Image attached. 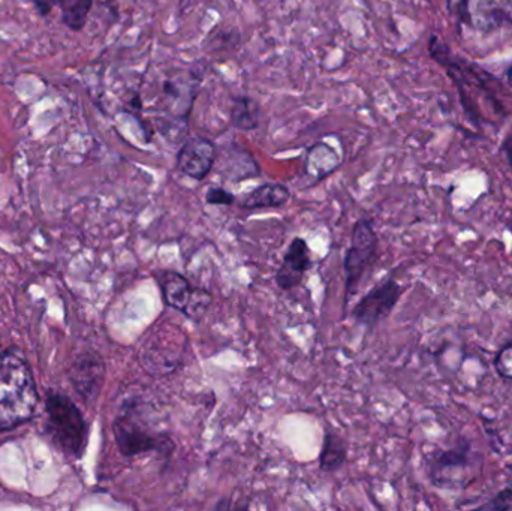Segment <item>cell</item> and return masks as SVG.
Segmentation results:
<instances>
[{
  "mask_svg": "<svg viewBox=\"0 0 512 511\" xmlns=\"http://www.w3.org/2000/svg\"><path fill=\"white\" fill-rule=\"evenodd\" d=\"M429 53L447 69L471 117L484 123H499L511 116L512 96L493 75L451 53L450 47L438 36L430 38Z\"/></svg>",
  "mask_w": 512,
  "mask_h": 511,
  "instance_id": "cell-1",
  "label": "cell"
},
{
  "mask_svg": "<svg viewBox=\"0 0 512 511\" xmlns=\"http://www.w3.org/2000/svg\"><path fill=\"white\" fill-rule=\"evenodd\" d=\"M463 44L492 50L512 32V0H447Z\"/></svg>",
  "mask_w": 512,
  "mask_h": 511,
  "instance_id": "cell-2",
  "label": "cell"
},
{
  "mask_svg": "<svg viewBox=\"0 0 512 511\" xmlns=\"http://www.w3.org/2000/svg\"><path fill=\"white\" fill-rule=\"evenodd\" d=\"M38 404L35 380L24 357L11 350L0 359V431L30 419Z\"/></svg>",
  "mask_w": 512,
  "mask_h": 511,
  "instance_id": "cell-3",
  "label": "cell"
},
{
  "mask_svg": "<svg viewBox=\"0 0 512 511\" xmlns=\"http://www.w3.org/2000/svg\"><path fill=\"white\" fill-rule=\"evenodd\" d=\"M483 468V456L471 441L462 438L450 449L436 450L427 459L430 482L441 489H463L471 485Z\"/></svg>",
  "mask_w": 512,
  "mask_h": 511,
  "instance_id": "cell-4",
  "label": "cell"
},
{
  "mask_svg": "<svg viewBox=\"0 0 512 511\" xmlns=\"http://www.w3.org/2000/svg\"><path fill=\"white\" fill-rule=\"evenodd\" d=\"M114 437L120 452L125 456L156 452L170 458L174 452V441L168 435L156 434L135 419L131 410L120 414L113 425Z\"/></svg>",
  "mask_w": 512,
  "mask_h": 511,
  "instance_id": "cell-5",
  "label": "cell"
},
{
  "mask_svg": "<svg viewBox=\"0 0 512 511\" xmlns=\"http://www.w3.org/2000/svg\"><path fill=\"white\" fill-rule=\"evenodd\" d=\"M378 252V236L372 222L363 218L354 225L351 245L345 255L346 299L357 291L361 279L375 263Z\"/></svg>",
  "mask_w": 512,
  "mask_h": 511,
  "instance_id": "cell-6",
  "label": "cell"
},
{
  "mask_svg": "<svg viewBox=\"0 0 512 511\" xmlns=\"http://www.w3.org/2000/svg\"><path fill=\"white\" fill-rule=\"evenodd\" d=\"M47 411L54 437L60 446L74 456H80L86 446L87 428L83 416L69 399L63 396H51Z\"/></svg>",
  "mask_w": 512,
  "mask_h": 511,
  "instance_id": "cell-7",
  "label": "cell"
},
{
  "mask_svg": "<svg viewBox=\"0 0 512 511\" xmlns=\"http://www.w3.org/2000/svg\"><path fill=\"white\" fill-rule=\"evenodd\" d=\"M400 296H402L400 285L394 279H385L357 303L352 311V317L361 326L373 330L393 312L399 303Z\"/></svg>",
  "mask_w": 512,
  "mask_h": 511,
  "instance_id": "cell-8",
  "label": "cell"
},
{
  "mask_svg": "<svg viewBox=\"0 0 512 511\" xmlns=\"http://www.w3.org/2000/svg\"><path fill=\"white\" fill-rule=\"evenodd\" d=\"M218 147L209 138L194 137L186 140L177 153V168L185 176L204 180L216 164Z\"/></svg>",
  "mask_w": 512,
  "mask_h": 511,
  "instance_id": "cell-9",
  "label": "cell"
},
{
  "mask_svg": "<svg viewBox=\"0 0 512 511\" xmlns=\"http://www.w3.org/2000/svg\"><path fill=\"white\" fill-rule=\"evenodd\" d=\"M197 74L198 72H189V74L177 75V77L168 78L162 84V93L167 99L168 111L182 122L188 120L192 105L197 98L201 83V75Z\"/></svg>",
  "mask_w": 512,
  "mask_h": 511,
  "instance_id": "cell-10",
  "label": "cell"
},
{
  "mask_svg": "<svg viewBox=\"0 0 512 511\" xmlns=\"http://www.w3.org/2000/svg\"><path fill=\"white\" fill-rule=\"evenodd\" d=\"M312 267L310 249L301 237H295L276 272V282L282 290H292L303 281L307 270Z\"/></svg>",
  "mask_w": 512,
  "mask_h": 511,
  "instance_id": "cell-11",
  "label": "cell"
},
{
  "mask_svg": "<svg viewBox=\"0 0 512 511\" xmlns=\"http://www.w3.org/2000/svg\"><path fill=\"white\" fill-rule=\"evenodd\" d=\"M33 6L41 17H47L54 8H59L65 26L80 32L89 20L93 0H33Z\"/></svg>",
  "mask_w": 512,
  "mask_h": 511,
  "instance_id": "cell-12",
  "label": "cell"
},
{
  "mask_svg": "<svg viewBox=\"0 0 512 511\" xmlns=\"http://www.w3.org/2000/svg\"><path fill=\"white\" fill-rule=\"evenodd\" d=\"M155 278L161 287L164 302L176 311L185 312L195 290L191 282L174 270H159L155 273Z\"/></svg>",
  "mask_w": 512,
  "mask_h": 511,
  "instance_id": "cell-13",
  "label": "cell"
},
{
  "mask_svg": "<svg viewBox=\"0 0 512 511\" xmlns=\"http://www.w3.org/2000/svg\"><path fill=\"white\" fill-rule=\"evenodd\" d=\"M340 162H342L340 156L337 155L333 147L325 143H318L310 147L307 152L304 173L313 180V183H318L319 180L325 179L333 171H336Z\"/></svg>",
  "mask_w": 512,
  "mask_h": 511,
  "instance_id": "cell-14",
  "label": "cell"
},
{
  "mask_svg": "<svg viewBox=\"0 0 512 511\" xmlns=\"http://www.w3.org/2000/svg\"><path fill=\"white\" fill-rule=\"evenodd\" d=\"M219 171H222L224 176L233 182L261 174L254 156L246 150L240 149L237 144H233V147H230L227 152L222 153V165L219 167Z\"/></svg>",
  "mask_w": 512,
  "mask_h": 511,
  "instance_id": "cell-15",
  "label": "cell"
},
{
  "mask_svg": "<svg viewBox=\"0 0 512 511\" xmlns=\"http://www.w3.org/2000/svg\"><path fill=\"white\" fill-rule=\"evenodd\" d=\"M291 198V192L280 183H264L243 197L240 206L246 210L277 209L285 206Z\"/></svg>",
  "mask_w": 512,
  "mask_h": 511,
  "instance_id": "cell-16",
  "label": "cell"
},
{
  "mask_svg": "<svg viewBox=\"0 0 512 511\" xmlns=\"http://www.w3.org/2000/svg\"><path fill=\"white\" fill-rule=\"evenodd\" d=\"M104 372V363L99 359L98 354L84 356L75 372V383L81 395L92 396V398L98 395L104 381Z\"/></svg>",
  "mask_w": 512,
  "mask_h": 511,
  "instance_id": "cell-17",
  "label": "cell"
},
{
  "mask_svg": "<svg viewBox=\"0 0 512 511\" xmlns=\"http://www.w3.org/2000/svg\"><path fill=\"white\" fill-rule=\"evenodd\" d=\"M346 456H348V447L345 440L334 432H325L324 444L319 455V468L324 473H334L345 464Z\"/></svg>",
  "mask_w": 512,
  "mask_h": 511,
  "instance_id": "cell-18",
  "label": "cell"
},
{
  "mask_svg": "<svg viewBox=\"0 0 512 511\" xmlns=\"http://www.w3.org/2000/svg\"><path fill=\"white\" fill-rule=\"evenodd\" d=\"M261 108L251 96H236L231 107V125L240 131H254L259 126Z\"/></svg>",
  "mask_w": 512,
  "mask_h": 511,
  "instance_id": "cell-19",
  "label": "cell"
},
{
  "mask_svg": "<svg viewBox=\"0 0 512 511\" xmlns=\"http://www.w3.org/2000/svg\"><path fill=\"white\" fill-rule=\"evenodd\" d=\"M210 305H212V294L203 290V288H195L191 302H189L188 308L183 314L191 320L200 321L209 311Z\"/></svg>",
  "mask_w": 512,
  "mask_h": 511,
  "instance_id": "cell-20",
  "label": "cell"
},
{
  "mask_svg": "<svg viewBox=\"0 0 512 511\" xmlns=\"http://www.w3.org/2000/svg\"><path fill=\"white\" fill-rule=\"evenodd\" d=\"M496 371L504 380L512 383V344L505 345L495 360Z\"/></svg>",
  "mask_w": 512,
  "mask_h": 511,
  "instance_id": "cell-21",
  "label": "cell"
},
{
  "mask_svg": "<svg viewBox=\"0 0 512 511\" xmlns=\"http://www.w3.org/2000/svg\"><path fill=\"white\" fill-rule=\"evenodd\" d=\"M206 201L207 204H213V206H233L236 203V195L221 186H212L207 191Z\"/></svg>",
  "mask_w": 512,
  "mask_h": 511,
  "instance_id": "cell-22",
  "label": "cell"
},
{
  "mask_svg": "<svg viewBox=\"0 0 512 511\" xmlns=\"http://www.w3.org/2000/svg\"><path fill=\"white\" fill-rule=\"evenodd\" d=\"M480 510H496L505 511L512 510V494L507 488L504 491L499 492L498 495L492 498L489 503L484 506L478 507Z\"/></svg>",
  "mask_w": 512,
  "mask_h": 511,
  "instance_id": "cell-23",
  "label": "cell"
},
{
  "mask_svg": "<svg viewBox=\"0 0 512 511\" xmlns=\"http://www.w3.org/2000/svg\"><path fill=\"white\" fill-rule=\"evenodd\" d=\"M502 153H504L505 159H507L508 165H510L512 171V129L510 134L507 135V138H505L504 144H502Z\"/></svg>",
  "mask_w": 512,
  "mask_h": 511,
  "instance_id": "cell-24",
  "label": "cell"
},
{
  "mask_svg": "<svg viewBox=\"0 0 512 511\" xmlns=\"http://www.w3.org/2000/svg\"><path fill=\"white\" fill-rule=\"evenodd\" d=\"M507 489L512 494V464L507 468Z\"/></svg>",
  "mask_w": 512,
  "mask_h": 511,
  "instance_id": "cell-25",
  "label": "cell"
},
{
  "mask_svg": "<svg viewBox=\"0 0 512 511\" xmlns=\"http://www.w3.org/2000/svg\"><path fill=\"white\" fill-rule=\"evenodd\" d=\"M507 80L508 84H510V86L512 87V65L510 66V69H508Z\"/></svg>",
  "mask_w": 512,
  "mask_h": 511,
  "instance_id": "cell-26",
  "label": "cell"
}]
</instances>
